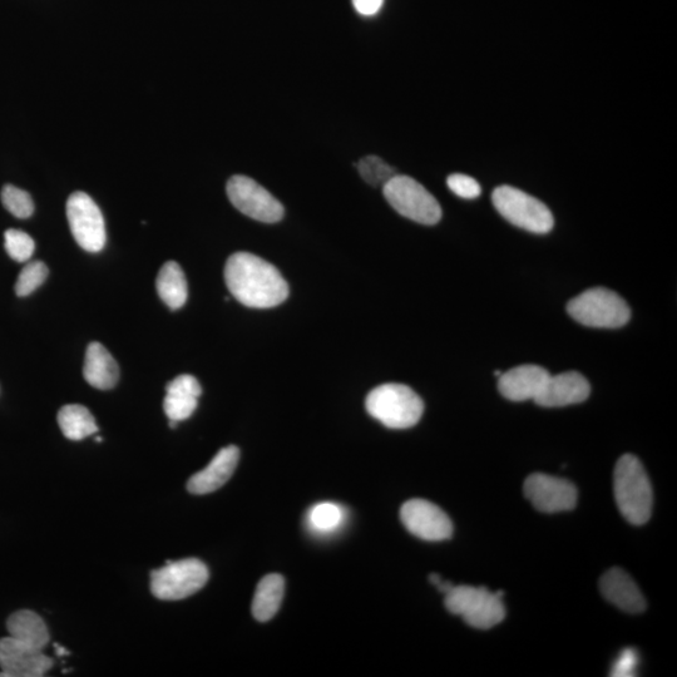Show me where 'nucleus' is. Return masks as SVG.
Masks as SVG:
<instances>
[{
    "instance_id": "nucleus-33",
    "label": "nucleus",
    "mask_w": 677,
    "mask_h": 677,
    "mask_svg": "<svg viewBox=\"0 0 677 677\" xmlns=\"http://www.w3.org/2000/svg\"><path fill=\"white\" fill-rule=\"evenodd\" d=\"M56 649L58 650V655H59V656H63V655H67V654H68V652L66 651V649H63V647H59L58 645H56Z\"/></svg>"
},
{
    "instance_id": "nucleus-24",
    "label": "nucleus",
    "mask_w": 677,
    "mask_h": 677,
    "mask_svg": "<svg viewBox=\"0 0 677 677\" xmlns=\"http://www.w3.org/2000/svg\"><path fill=\"white\" fill-rule=\"evenodd\" d=\"M343 520L342 507L335 503L316 504L309 512V525L319 533H330L338 530Z\"/></svg>"
},
{
    "instance_id": "nucleus-9",
    "label": "nucleus",
    "mask_w": 677,
    "mask_h": 677,
    "mask_svg": "<svg viewBox=\"0 0 677 677\" xmlns=\"http://www.w3.org/2000/svg\"><path fill=\"white\" fill-rule=\"evenodd\" d=\"M231 204L250 219L275 224L283 220L285 210L279 200L250 177L232 176L226 186Z\"/></svg>"
},
{
    "instance_id": "nucleus-28",
    "label": "nucleus",
    "mask_w": 677,
    "mask_h": 677,
    "mask_svg": "<svg viewBox=\"0 0 677 677\" xmlns=\"http://www.w3.org/2000/svg\"><path fill=\"white\" fill-rule=\"evenodd\" d=\"M4 246L9 256L18 263H26L32 258L36 244L31 236L21 230L11 229L4 234Z\"/></svg>"
},
{
    "instance_id": "nucleus-25",
    "label": "nucleus",
    "mask_w": 677,
    "mask_h": 677,
    "mask_svg": "<svg viewBox=\"0 0 677 677\" xmlns=\"http://www.w3.org/2000/svg\"><path fill=\"white\" fill-rule=\"evenodd\" d=\"M358 171L363 180L373 187L384 186L398 175L392 166L378 156L362 158L358 163Z\"/></svg>"
},
{
    "instance_id": "nucleus-30",
    "label": "nucleus",
    "mask_w": 677,
    "mask_h": 677,
    "mask_svg": "<svg viewBox=\"0 0 677 677\" xmlns=\"http://www.w3.org/2000/svg\"><path fill=\"white\" fill-rule=\"evenodd\" d=\"M637 664H639V656H637V652L635 650L627 649L622 651L619 659H617L614 667H612V676H635Z\"/></svg>"
},
{
    "instance_id": "nucleus-13",
    "label": "nucleus",
    "mask_w": 677,
    "mask_h": 677,
    "mask_svg": "<svg viewBox=\"0 0 677 677\" xmlns=\"http://www.w3.org/2000/svg\"><path fill=\"white\" fill-rule=\"evenodd\" d=\"M53 664L41 650L19 644L11 636L0 639V677H42Z\"/></svg>"
},
{
    "instance_id": "nucleus-18",
    "label": "nucleus",
    "mask_w": 677,
    "mask_h": 677,
    "mask_svg": "<svg viewBox=\"0 0 677 677\" xmlns=\"http://www.w3.org/2000/svg\"><path fill=\"white\" fill-rule=\"evenodd\" d=\"M202 388L195 377L184 374L167 384L166 397L163 400V409L167 418L174 422H182L194 414Z\"/></svg>"
},
{
    "instance_id": "nucleus-4",
    "label": "nucleus",
    "mask_w": 677,
    "mask_h": 677,
    "mask_svg": "<svg viewBox=\"0 0 677 677\" xmlns=\"http://www.w3.org/2000/svg\"><path fill=\"white\" fill-rule=\"evenodd\" d=\"M573 320L590 328L617 329L629 323L631 310L615 291L594 288L583 291L567 305Z\"/></svg>"
},
{
    "instance_id": "nucleus-20",
    "label": "nucleus",
    "mask_w": 677,
    "mask_h": 677,
    "mask_svg": "<svg viewBox=\"0 0 677 677\" xmlns=\"http://www.w3.org/2000/svg\"><path fill=\"white\" fill-rule=\"evenodd\" d=\"M7 629L12 639L34 650L43 651L51 639L46 622L29 610L14 612L7 621Z\"/></svg>"
},
{
    "instance_id": "nucleus-21",
    "label": "nucleus",
    "mask_w": 677,
    "mask_h": 677,
    "mask_svg": "<svg viewBox=\"0 0 677 677\" xmlns=\"http://www.w3.org/2000/svg\"><path fill=\"white\" fill-rule=\"evenodd\" d=\"M285 594V580L278 573L265 576L256 587L252 615L259 622H268L278 614Z\"/></svg>"
},
{
    "instance_id": "nucleus-27",
    "label": "nucleus",
    "mask_w": 677,
    "mask_h": 677,
    "mask_svg": "<svg viewBox=\"0 0 677 677\" xmlns=\"http://www.w3.org/2000/svg\"><path fill=\"white\" fill-rule=\"evenodd\" d=\"M2 202L4 207L18 219H28L33 215L34 202L31 195L16 186L6 185L3 187Z\"/></svg>"
},
{
    "instance_id": "nucleus-11",
    "label": "nucleus",
    "mask_w": 677,
    "mask_h": 677,
    "mask_svg": "<svg viewBox=\"0 0 677 677\" xmlns=\"http://www.w3.org/2000/svg\"><path fill=\"white\" fill-rule=\"evenodd\" d=\"M400 520L412 535L439 542L453 536V523L446 512L426 499H410L400 510Z\"/></svg>"
},
{
    "instance_id": "nucleus-5",
    "label": "nucleus",
    "mask_w": 677,
    "mask_h": 677,
    "mask_svg": "<svg viewBox=\"0 0 677 677\" xmlns=\"http://www.w3.org/2000/svg\"><path fill=\"white\" fill-rule=\"evenodd\" d=\"M502 597V591L491 592L486 587L454 586L446 594V607L474 629L489 630L506 617Z\"/></svg>"
},
{
    "instance_id": "nucleus-12",
    "label": "nucleus",
    "mask_w": 677,
    "mask_h": 677,
    "mask_svg": "<svg viewBox=\"0 0 677 677\" xmlns=\"http://www.w3.org/2000/svg\"><path fill=\"white\" fill-rule=\"evenodd\" d=\"M525 496L540 512L557 513L576 507L577 489L566 479L533 473L523 486Z\"/></svg>"
},
{
    "instance_id": "nucleus-8",
    "label": "nucleus",
    "mask_w": 677,
    "mask_h": 677,
    "mask_svg": "<svg viewBox=\"0 0 677 677\" xmlns=\"http://www.w3.org/2000/svg\"><path fill=\"white\" fill-rule=\"evenodd\" d=\"M492 202L504 219L533 234H547L555 225L551 210L543 202L516 187H497Z\"/></svg>"
},
{
    "instance_id": "nucleus-29",
    "label": "nucleus",
    "mask_w": 677,
    "mask_h": 677,
    "mask_svg": "<svg viewBox=\"0 0 677 677\" xmlns=\"http://www.w3.org/2000/svg\"><path fill=\"white\" fill-rule=\"evenodd\" d=\"M447 185L454 195L462 199L473 200L482 194L481 185L471 176L453 174L448 177Z\"/></svg>"
},
{
    "instance_id": "nucleus-26",
    "label": "nucleus",
    "mask_w": 677,
    "mask_h": 677,
    "mask_svg": "<svg viewBox=\"0 0 677 677\" xmlns=\"http://www.w3.org/2000/svg\"><path fill=\"white\" fill-rule=\"evenodd\" d=\"M47 278L48 268L42 261H33V263L27 264L19 274L16 286H14L16 294L19 298L31 295L39 286L43 285Z\"/></svg>"
},
{
    "instance_id": "nucleus-19",
    "label": "nucleus",
    "mask_w": 677,
    "mask_h": 677,
    "mask_svg": "<svg viewBox=\"0 0 677 677\" xmlns=\"http://www.w3.org/2000/svg\"><path fill=\"white\" fill-rule=\"evenodd\" d=\"M83 377L93 388L110 390L120 379V368L111 353L101 343L88 345L84 359Z\"/></svg>"
},
{
    "instance_id": "nucleus-16",
    "label": "nucleus",
    "mask_w": 677,
    "mask_h": 677,
    "mask_svg": "<svg viewBox=\"0 0 677 677\" xmlns=\"http://www.w3.org/2000/svg\"><path fill=\"white\" fill-rule=\"evenodd\" d=\"M240 461V449L235 446L222 448L209 466L197 472L187 482V489L192 494H209L225 486L236 471Z\"/></svg>"
},
{
    "instance_id": "nucleus-7",
    "label": "nucleus",
    "mask_w": 677,
    "mask_h": 677,
    "mask_svg": "<svg viewBox=\"0 0 677 677\" xmlns=\"http://www.w3.org/2000/svg\"><path fill=\"white\" fill-rule=\"evenodd\" d=\"M383 194L398 214L422 225H436L442 207L426 187L412 177L397 175L383 186Z\"/></svg>"
},
{
    "instance_id": "nucleus-2",
    "label": "nucleus",
    "mask_w": 677,
    "mask_h": 677,
    "mask_svg": "<svg viewBox=\"0 0 677 677\" xmlns=\"http://www.w3.org/2000/svg\"><path fill=\"white\" fill-rule=\"evenodd\" d=\"M617 507L632 525H645L652 512V487L642 463L632 454L619 459L614 473Z\"/></svg>"
},
{
    "instance_id": "nucleus-14",
    "label": "nucleus",
    "mask_w": 677,
    "mask_h": 677,
    "mask_svg": "<svg viewBox=\"0 0 677 677\" xmlns=\"http://www.w3.org/2000/svg\"><path fill=\"white\" fill-rule=\"evenodd\" d=\"M550 377V372L540 365H521L501 374L498 380L499 393L512 402H535Z\"/></svg>"
},
{
    "instance_id": "nucleus-3",
    "label": "nucleus",
    "mask_w": 677,
    "mask_h": 677,
    "mask_svg": "<svg viewBox=\"0 0 677 677\" xmlns=\"http://www.w3.org/2000/svg\"><path fill=\"white\" fill-rule=\"evenodd\" d=\"M365 407L373 418L392 429L414 427L424 412L422 398L412 388L397 383L373 389L368 394Z\"/></svg>"
},
{
    "instance_id": "nucleus-34",
    "label": "nucleus",
    "mask_w": 677,
    "mask_h": 677,
    "mask_svg": "<svg viewBox=\"0 0 677 677\" xmlns=\"http://www.w3.org/2000/svg\"><path fill=\"white\" fill-rule=\"evenodd\" d=\"M97 442H98V443H101V442H102V438H101V437H97Z\"/></svg>"
},
{
    "instance_id": "nucleus-15",
    "label": "nucleus",
    "mask_w": 677,
    "mask_h": 677,
    "mask_svg": "<svg viewBox=\"0 0 677 677\" xmlns=\"http://www.w3.org/2000/svg\"><path fill=\"white\" fill-rule=\"evenodd\" d=\"M590 393L591 385L582 374L566 372L551 375L535 403L545 408L566 407L585 402Z\"/></svg>"
},
{
    "instance_id": "nucleus-22",
    "label": "nucleus",
    "mask_w": 677,
    "mask_h": 677,
    "mask_svg": "<svg viewBox=\"0 0 677 677\" xmlns=\"http://www.w3.org/2000/svg\"><path fill=\"white\" fill-rule=\"evenodd\" d=\"M156 289L163 303L171 310L181 309L189 296L184 270L175 261L162 266L156 280Z\"/></svg>"
},
{
    "instance_id": "nucleus-31",
    "label": "nucleus",
    "mask_w": 677,
    "mask_h": 677,
    "mask_svg": "<svg viewBox=\"0 0 677 677\" xmlns=\"http://www.w3.org/2000/svg\"><path fill=\"white\" fill-rule=\"evenodd\" d=\"M384 0H353V6L360 16L373 17L380 12Z\"/></svg>"
},
{
    "instance_id": "nucleus-17",
    "label": "nucleus",
    "mask_w": 677,
    "mask_h": 677,
    "mask_svg": "<svg viewBox=\"0 0 677 677\" xmlns=\"http://www.w3.org/2000/svg\"><path fill=\"white\" fill-rule=\"evenodd\" d=\"M601 594L612 605L629 614H640L646 609L644 595L632 578L621 568H612L602 576Z\"/></svg>"
},
{
    "instance_id": "nucleus-1",
    "label": "nucleus",
    "mask_w": 677,
    "mask_h": 677,
    "mask_svg": "<svg viewBox=\"0 0 677 677\" xmlns=\"http://www.w3.org/2000/svg\"><path fill=\"white\" fill-rule=\"evenodd\" d=\"M225 283L231 295L247 308H275L289 296V285L280 271L250 252L230 256L225 266Z\"/></svg>"
},
{
    "instance_id": "nucleus-10",
    "label": "nucleus",
    "mask_w": 677,
    "mask_h": 677,
    "mask_svg": "<svg viewBox=\"0 0 677 677\" xmlns=\"http://www.w3.org/2000/svg\"><path fill=\"white\" fill-rule=\"evenodd\" d=\"M67 219L77 244L88 252L106 245V225L100 207L84 192H74L67 201Z\"/></svg>"
},
{
    "instance_id": "nucleus-32",
    "label": "nucleus",
    "mask_w": 677,
    "mask_h": 677,
    "mask_svg": "<svg viewBox=\"0 0 677 677\" xmlns=\"http://www.w3.org/2000/svg\"><path fill=\"white\" fill-rule=\"evenodd\" d=\"M453 587V583L443 580L437 585L438 590L443 592L444 595L448 594V592L451 591Z\"/></svg>"
},
{
    "instance_id": "nucleus-6",
    "label": "nucleus",
    "mask_w": 677,
    "mask_h": 677,
    "mask_svg": "<svg viewBox=\"0 0 677 677\" xmlns=\"http://www.w3.org/2000/svg\"><path fill=\"white\" fill-rule=\"evenodd\" d=\"M209 577V568L196 558L168 561L151 573V592L162 601L184 600L204 588Z\"/></svg>"
},
{
    "instance_id": "nucleus-23",
    "label": "nucleus",
    "mask_w": 677,
    "mask_h": 677,
    "mask_svg": "<svg viewBox=\"0 0 677 677\" xmlns=\"http://www.w3.org/2000/svg\"><path fill=\"white\" fill-rule=\"evenodd\" d=\"M58 424L69 441H82L98 432L95 417L83 405H64L58 413Z\"/></svg>"
}]
</instances>
